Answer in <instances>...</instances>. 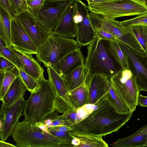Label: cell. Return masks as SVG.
Returning <instances> with one entry per match:
<instances>
[{
    "instance_id": "obj_1",
    "label": "cell",
    "mask_w": 147,
    "mask_h": 147,
    "mask_svg": "<svg viewBox=\"0 0 147 147\" xmlns=\"http://www.w3.org/2000/svg\"><path fill=\"white\" fill-rule=\"evenodd\" d=\"M133 113L123 114L117 112L107 93L96 104L90 113L70 127V132L102 137L117 131L130 119Z\"/></svg>"
},
{
    "instance_id": "obj_2",
    "label": "cell",
    "mask_w": 147,
    "mask_h": 147,
    "mask_svg": "<svg viewBox=\"0 0 147 147\" xmlns=\"http://www.w3.org/2000/svg\"><path fill=\"white\" fill-rule=\"evenodd\" d=\"M95 37L87 47V55L84 64L88 72L90 81L94 75L110 80L114 75L123 70L111 52L109 41Z\"/></svg>"
},
{
    "instance_id": "obj_3",
    "label": "cell",
    "mask_w": 147,
    "mask_h": 147,
    "mask_svg": "<svg viewBox=\"0 0 147 147\" xmlns=\"http://www.w3.org/2000/svg\"><path fill=\"white\" fill-rule=\"evenodd\" d=\"M19 147H74V138L56 136L46 131L36 123L24 120L19 122L11 135Z\"/></svg>"
},
{
    "instance_id": "obj_4",
    "label": "cell",
    "mask_w": 147,
    "mask_h": 147,
    "mask_svg": "<svg viewBox=\"0 0 147 147\" xmlns=\"http://www.w3.org/2000/svg\"><path fill=\"white\" fill-rule=\"evenodd\" d=\"M38 87L26 101L23 112L24 120L36 123L56 111L57 91L50 80L44 76L38 80Z\"/></svg>"
},
{
    "instance_id": "obj_5",
    "label": "cell",
    "mask_w": 147,
    "mask_h": 147,
    "mask_svg": "<svg viewBox=\"0 0 147 147\" xmlns=\"http://www.w3.org/2000/svg\"><path fill=\"white\" fill-rule=\"evenodd\" d=\"M80 46L74 39L61 37L51 33L39 47L36 56L47 68L53 67L65 55Z\"/></svg>"
},
{
    "instance_id": "obj_6",
    "label": "cell",
    "mask_w": 147,
    "mask_h": 147,
    "mask_svg": "<svg viewBox=\"0 0 147 147\" xmlns=\"http://www.w3.org/2000/svg\"><path fill=\"white\" fill-rule=\"evenodd\" d=\"M90 21L94 28L106 31L117 39L140 53L144 52L138 42L130 26L123 25L119 21L99 14L89 12Z\"/></svg>"
},
{
    "instance_id": "obj_7",
    "label": "cell",
    "mask_w": 147,
    "mask_h": 147,
    "mask_svg": "<svg viewBox=\"0 0 147 147\" xmlns=\"http://www.w3.org/2000/svg\"><path fill=\"white\" fill-rule=\"evenodd\" d=\"M89 11L112 19L147 13V5L140 0H118L111 3L88 4Z\"/></svg>"
},
{
    "instance_id": "obj_8",
    "label": "cell",
    "mask_w": 147,
    "mask_h": 147,
    "mask_svg": "<svg viewBox=\"0 0 147 147\" xmlns=\"http://www.w3.org/2000/svg\"><path fill=\"white\" fill-rule=\"evenodd\" d=\"M111 86L118 96L133 113L138 105L140 91L135 75L129 69L122 70L110 79Z\"/></svg>"
},
{
    "instance_id": "obj_9",
    "label": "cell",
    "mask_w": 147,
    "mask_h": 147,
    "mask_svg": "<svg viewBox=\"0 0 147 147\" xmlns=\"http://www.w3.org/2000/svg\"><path fill=\"white\" fill-rule=\"evenodd\" d=\"M74 1L45 0L36 18L47 32L51 33L64 13Z\"/></svg>"
},
{
    "instance_id": "obj_10",
    "label": "cell",
    "mask_w": 147,
    "mask_h": 147,
    "mask_svg": "<svg viewBox=\"0 0 147 147\" xmlns=\"http://www.w3.org/2000/svg\"><path fill=\"white\" fill-rule=\"evenodd\" d=\"M116 39L127 57L129 69L136 77L140 92H147V55L139 53Z\"/></svg>"
},
{
    "instance_id": "obj_11",
    "label": "cell",
    "mask_w": 147,
    "mask_h": 147,
    "mask_svg": "<svg viewBox=\"0 0 147 147\" xmlns=\"http://www.w3.org/2000/svg\"><path fill=\"white\" fill-rule=\"evenodd\" d=\"M76 11L74 16L77 25L76 41L80 46L89 45L95 37L91 23L88 6L80 0L74 1Z\"/></svg>"
},
{
    "instance_id": "obj_12",
    "label": "cell",
    "mask_w": 147,
    "mask_h": 147,
    "mask_svg": "<svg viewBox=\"0 0 147 147\" xmlns=\"http://www.w3.org/2000/svg\"><path fill=\"white\" fill-rule=\"evenodd\" d=\"M24 98L20 99L17 101L7 107L1 104V111L3 116V123L0 136L1 140L5 141L11 136L19 119L23 114L26 103Z\"/></svg>"
},
{
    "instance_id": "obj_13",
    "label": "cell",
    "mask_w": 147,
    "mask_h": 147,
    "mask_svg": "<svg viewBox=\"0 0 147 147\" xmlns=\"http://www.w3.org/2000/svg\"><path fill=\"white\" fill-rule=\"evenodd\" d=\"M11 25L12 47L24 53L36 55L38 48L34 44L20 20L16 18L12 19Z\"/></svg>"
},
{
    "instance_id": "obj_14",
    "label": "cell",
    "mask_w": 147,
    "mask_h": 147,
    "mask_svg": "<svg viewBox=\"0 0 147 147\" xmlns=\"http://www.w3.org/2000/svg\"><path fill=\"white\" fill-rule=\"evenodd\" d=\"M16 18L21 22L32 40L38 48L47 36L50 34L40 25L36 18L27 11L18 14Z\"/></svg>"
},
{
    "instance_id": "obj_15",
    "label": "cell",
    "mask_w": 147,
    "mask_h": 147,
    "mask_svg": "<svg viewBox=\"0 0 147 147\" xmlns=\"http://www.w3.org/2000/svg\"><path fill=\"white\" fill-rule=\"evenodd\" d=\"M76 11L74 1L64 13L52 33L67 38L74 39L76 37L77 25L74 18Z\"/></svg>"
},
{
    "instance_id": "obj_16",
    "label": "cell",
    "mask_w": 147,
    "mask_h": 147,
    "mask_svg": "<svg viewBox=\"0 0 147 147\" xmlns=\"http://www.w3.org/2000/svg\"><path fill=\"white\" fill-rule=\"evenodd\" d=\"M84 57L80 48L65 55L52 67L63 78L74 69L84 65Z\"/></svg>"
},
{
    "instance_id": "obj_17",
    "label": "cell",
    "mask_w": 147,
    "mask_h": 147,
    "mask_svg": "<svg viewBox=\"0 0 147 147\" xmlns=\"http://www.w3.org/2000/svg\"><path fill=\"white\" fill-rule=\"evenodd\" d=\"M110 81L102 76L94 75L91 78L88 85V104L95 105L108 92Z\"/></svg>"
},
{
    "instance_id": "obj_18",
    "label": "cell",
    "mask_w": 147,
    "mask_h": 147,
    "mask_svg": "<svg viewBox=\"0 0 147 147\" xmlns=\"http://www.w3.org/2000/svg\"><path fill=\"white\" fill-rule=\"evenodd\" d=\"M8 48L19 58L23 65V70L27 74L37 80L44 76V69L32 54L20 51L12 47Z\"/></svg>"
},
{
    "instance_id": "obj_19",
    "label": "cell",
    "mask_w": 147,
    "mask_h": 147,
    "mask_svg": "<svg viewBox=\"0 0 147 147\" xmlns=\"http://www.w3.org/2000/svg\"><path fill=\"white\" fill-rule=\"evenodd\" d=\"M28 89L20 75L12 82L1 100L6 107L10 106L20 99L24 98Z\"/></svg>"
},
{
    "instance_id": "obj_20",
    "label": "cell",
    "mask_w": 147,
    "mask_h": 147,
    "mask_svg": "<svg viewBox=\"0 0 147 147\" xmlns=\"http://www.w3.org/2000/svg\"><path fill=\"white\" fill-rule=\"evenodd\" d=\"M147 144V124L138 129L134 133L120 138L110 146L114 147H144Z\"/></svg>"
},
{
    "instance_id": "obj_21",
    "label": "cell",
    "mask_w": 147,
    "mask_h": 147,
    "mask_svg": "<svg viewBox=\"0 0 147 147\" xmlns=\"http://www.w3.org/2000/svg\"><path fill=\"white\" fill-rule=\"evenodd\" d=\"M88 72L84 64L76 68L63 78L68 92L85 84L88 85L89 80Z\"/></svg>"
},
{
    "instance_id": "obj_22",
    "label": "cell",
    "mask_w": 147,
    "mask_h": 147,
    "mask_svg": "<svg viewBox=\"0 0 147 147\" xmlns=\"http://www.w3.org/2000/svg\"><path fill=\"white\" fill-rule=\"evenodd\" d=\"M47 68L49 78L55 88L58 95L64 100L71 109L74 108L69 95V92L63 78L51 67Z\"/></svg>"
},
{
    "instance_id": "obj_23",
    "label": "cell",
    "mask_w": 147,
    "mask_h": 147,
    "mask_svg": "<svg viewBox=\"0 0 147 147\" xmlns=\"http://www.w3.org/2000/svg\"><path fill=\"white\" fill-rule=\"evenodd\" d=\"M74 138V147H108V144L102 139V137L92 135L80 134L69 132Z\"/></svg>"
},
{
    "instance_id": "obj_24",
    "label": "cell",
    "mask_w": 147,
    "mask_h": 147,
    "mask_svg": "<svg viewBox=\"0 0 147 147\" xmlns=\"http://www.w3.org/2000/svg\"><path fill=\"white\" fill-rule=\"evenodd\" d=\"M10 14L0 7V38L7 47H12L11 20Z\"/></svg>"
},
{
    "instance_id": "obj_25",
    "label": "cell",
    "mask_w": 147,
    "mask_h": 147,
    "mask_svg": "<svg viewBox=\"0 0 147 147\" xmlns=\"http://www.w3.org/2000/svg\"><path fill=\"white\" fill-rule=\"evenodd\" d=\"M88 90L85 84L69 92V95L74 109H80L88 104Z\"/></svg>"
},
{
    "instance_id": "obj_26",
    "label": "cell",
    "mask_w": 147,
    "mask_h": 147,
    "mask_svg": "<svg viewBox=\"0 0 147 147\" xmlns=\"http://www.w3.org/2000/svg\"><path fill=\"white\" fill-rule=\"evenodd\" d=\"M36 124L46 131H48V128L53 127L58 125L70 127L71 125L62 115H59L58 112L55 111L50 114L40 122Z\"/></svg>"
},
{
    "instance_id": "obj_27",
    "label": "cell",
    "mask_w": 147,
    "mask_h": 147,
    "mask_svg": "<svg viewBox=\"0 0 147 147\" xmlns=\"http://www.w3.org/2000/svg\"><path fill=\"white\" fill-rule=\"evenodd\" d=\"M109 47L113 55L119 63L123 70L129 69L127 57L121 48L116 39L110 41Z\"/></svg>"
},
{
    "instance_id": "obj_28",
    "label": "cell",
    "mask_w": 147,
    "mask_h": 147,
    "mask_svg": "<svg viewBox=\"0 0 147 147\" xmlns=\"http://www.w3.org/2000/svg\"><path fill=\"white\" fill-rule=\"evenodd\" d=\"M107 95L108 99L117 112L123 114H128L131 113L127 105L115 93L111 86V82Z\"/></svg>"
},
{
    "instance_id": "obj_29",
    "label": "cell",
    "mask_w": 147,
    "mask_h": 147,
    "mask_svg": "<svg viewBox=\"0 0 147 147\" xmlns=\"http://www.w3.org/2000/svg\"><path fill=\"white\" fill-rule=\"evenodd\" d=\"M130 26L138 42L147 55V25L137 24Z\"/></svg>"
},
{
    "instance_id": "obj_30",
    "label": "cell",
    "mask_w": 147,
    "mask_h": 147,
    "mask_svg": "<svg viewBox=\"0 0 147 147\" xmlns=\"http://www.w3.org/2000/svg\"><path fill=\"white\" fill-rule=\"evenodd\" d=\"M20 75L18 69L15 67L11 70L5 73L4 77L1 86H0V100H1L10 85Z\"/></svg>"
},
{
    "instance_id": "obj_31",
    "label": "cell",
    "mask_w": 147,
    "mask_h": 147,
    "mask_svg": "<svg viewBox=\"0 0 147 147\" xmlns=\"http://www.w3.org/2000/svg\"><path fill=\"white\" fill-rule=\"evenodd\" d=\"M0 56L3 57L8 59L14 64L18 69L23 70V65L19 58L6 46L0 49Z\"/></svg>"
},
{
    "instance_id": "obj_32",
    "label": "cell",
    "mask_w": 147,
    "mask_h": 147,
    "mask_svg": "<svg viewBox=\"0 0 147 147\" xmlns=\"http://www.w3.org/2000/svg\"><path fill=\"white\" fill-rule=\"evenodd\" d=\"M20 75L28 90L31 93L34 91L38 87V80L27 74L23 69H18Z\"/></svg>"
},
{
    "instance_id": "obj_33",
    "label": "cell",
    "mask_w": 147,
    "mask_h": 147,
    "mask_svg": "<svg viewBox=\"0 0 147 147\" xmlns=\"http://www.w3.org/2000/svg\"><path fill=\"white\" fill-rule=\"evenodd\" d=\"M45 1V0H26L27 11L36 18Z\"/></svg>"
},
{
    "instance_id": "obj_34",
    "label": "cell",
    "mask_w": 147,
    "mask_h": 147,
    "mask_svg": "<svg viewBox=\"0 0 147 147\" xmlns=\"http://www.w3.org/2000/svg\"><path fill=\"white\" fill-rule=\"evenodd\" d=\"M121 23L125 26L137 24H143L147 25V13L129 20L122 21Z\"/></svg>"
},
{
    "instance_id": "obj_35",
    "label": "cell",
    "mask_w": 147,
    "mask_h": 147,
    "mask_svg": "<svg viewBox=\"0 0 147 147\" xmlns=\"http://www.w3.org/2000/svg\"><path fill=\"white\" fill-rule=\"evenodd\" d=\"M78 109H69L63 113L62 116L66 119L71 125L80 121L83 118L79 116L78 113Z\"/></svg>"
},
{
    "instance_id": "obj_36",
    "label": "cell",
    "mask_w": 147,
    "mask_h": 147,
    "mask_svg": "<svg viewBox=\"0 0 147 147\" xmlns=\"http://www.w3.org/2000/svg\"><path fill=\"white\" fill-rule=\"evenodd\" d=\"M10 1L17 16L19 13L28 10L26 0H10Z\"/></svg>"
},
{
    "instance_id": "obj_37",
    "label": "cell",
    "mask_w": 147,
    "mask_h": 147,
    "mask_svg": "<svg viewBox=\"0 0 147 147\" xmlns=\"http://www.w3.org/2000/svg\"><path fill=\"white\" fill-rule=\"evenodd\" d=\"M0 73H5L10 71L16 67L12 63L6 58L0 56Z\"/></svg>"
},
{
    "instance_id": "obj_38",
    "label": "cell",
    "mask_w": 147,
    "mask_h": 147,
    "mask_svg": "<svg viewBox=\"0 0 147 147\" xmlns=\"http://www.w3.org/2000/svg\"><path fill=\"white\" fill-rule=\"evenodd\" d=\"M0 7L7 11L12 19L16 18V14L10 0H0Z\"/></svg>"
},
{
    "instance_id": "obj_39",
    "label": "cell",
    "mask_w": 147,
    "mask_h": 147,
    "mask_svg": "<svg viewBox=\"0 0 147 147\" xmlns=\"http://www.w3.org/2000/svg\"><path fill=\"white\" fill-rule=\"evenodd\" d=\"M95 34L101 39L111 41L115 40L116 38L109 33L102 29L94 28Z\"/></svg>"
},
{
    "instance_id": "obj_40",
    "label": "cell",
    "mask_w": 147,
    "mask_h": 147,
    "mask_svg": "<svg viewBox=\"0 0 147 147\" xmlns=\"http://www.w3.org/2000/svg\"><path fill=\"white\" fill-rule=\"evenodd\" d=\"M48 131L51 134L57 137L63 138H69L71 137L69 134V132H63L48 129Z\"/></svg>"
},
{
    "instance_id": "obj_41",
    "label": "cell",
    "mask_w": 147,
    "mask_h": 147,
    "mask_svg": "<svg viewBox=\"0 0 147 147\" xmlns=\"http://www.w3.org/2000/svg\"><path fill=\"white\" fill-rule=\"evenodd\" d=\"M48 129L63 132H70L71 130L70 127L65 125H58L53 127L48 128L47 130Z\"/></svg>"
},
{
    "instance_id": "obj_42",
    "label": "cell",
    "mask_w": 147,
    "mask_h": 147,
    "mask_svg": "<svg viewBox=\"0 0 147 147\" xmlns=\"http://www.w3.org/2000/svg\"><path fill=\"white\" fill-rule=\"evenodd\" d=\"M138 104L142 107H147V96L139 93L138 98Z\"/></svg>"
},
{
    "instance_id": "obj_43",
    "label": "cell",
    "mask_w": 147,
    "mask_h": 147,
    "mask_svg": "<svg viewBox=\"0 0 147 147\" xmlns=\"http://www.w3.org/2000/svg\"><path fill=\"white\" fill-rule=\"evenodd\" d=\"M88 4H91L106 3H113L118 0H86Z\"/></svg>"
},
{
    "instance_id": "obj_44",
    "label": "cell",
    "mask_w": 147,
    "mask_h": 147,
    "mask_svg": "<svg viewBox=\"0 0 147 147\" xmlns=\"http://www.w3.org/2000/svg\"><path fill=\"white\" fill-rule=\"evenodd\" d=\"M5 141L1 140L0 141V147H16V146L9 143L6 142Z\"/></svg>"
},
{
    "instance_id": "obj_45",
    "label": "cell",
    "mask_w": 147,
    "mask_h": 147,
    "mask_svg": "<svg viewBox=\"0 0 147 147\" xmlns=\"http://www.w3.org/2000/svg\"><path fill=\"white\" fill-rule=\"evenodd\" d=\"M51 1H74L75 0H51Z\"/></svg>"
},
{
    "instance_id": "obj_46",
    "label": "cell",
    "mask_w": 147,
    "mask_h": 147,
    "mask_svg": "<svg viewBox=\"0 0 147 147\" xmlns=\"http://www.w3.org/2000/svg\"><path fill=\"white\" fill-rule=\"evenodd\" d=\"M142 2L145 3L146 4H147V0H140Z\"/></svg>"
},
{
    "instance_id": "obj_47",
    "label": "cell",
    "mask_w": 147,
    "mask_h": 147,
    "mask_svg": "<svg viewBox=\"0 0 147 147\" xmlns=\"http://www.w3.org/2000/svg\"><path fill=\"white\" fill-rule=\"evenodd\" d=\"M146 147H147V144L146 145Z\"/></svg>"
}]
</instances>
